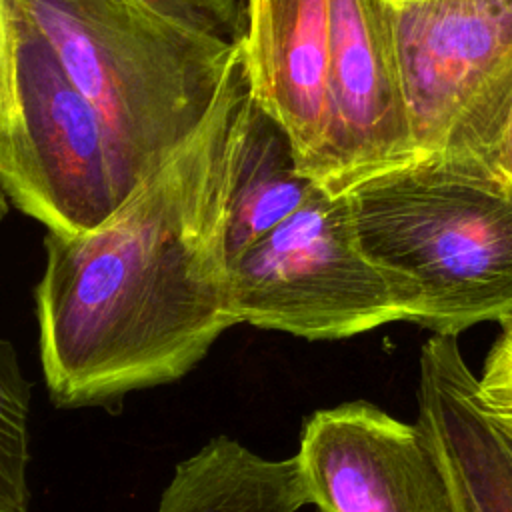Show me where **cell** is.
<instances>
[{"instance_id": "e0dca14e", "label": "cell", "mask_w": 512, "mask_h": 512, "mask_svg": "<svg viewBox=\"0 0 512 512\" xmlns=\"http://www.w3.org/2000/svg\"><path fill=\"white\" fill-rule=\"evenodd\" d=\"M498 182L512 188V104L492 142L478 160Z\"/></svg>"}, {"instance_id": "6da1fadb", "label": "cell", "mask_w": 512, "mask_h": 512, "mask_svg": "<svg viewBox=\"0 0 512 512\" xmlns=\"http://www.w3.org/2000/svg\"><path fill=\"white\" fill-rule=\"evenodd\" d=\"M252 104L236 42L200 124L132 196L94 230L46 232L34 300L56 406H100L174 382L238 324L226 212Z\"/></svg>"}, {"instance_id": "8fae6325", "label": "cell", "mask_w": 512, "mask_h": 512, "mask_svg": "<svg viewBox=\"0 0 512 512\" xmlns=\"http://www.w3.org/2000/svg\"><path fill=\"white\" fill-rule=\"evenodd\" d=\"M304 504L296 456L270 460L218 436L176 466L156 512H298Z\"/></svg>"}, {"instance_id": "3957f363", "label": "cell", "mask_w": 512, "mask_h": 512, "mask_svg": "<svg viewBox=\"0 0 512 512\" xmlns=\"http://www.w3.org/2000/svg\"><path fill=\"white\" fill-rule=\"evenodd\" d=\"M100 118L124 198L208 112L236 42L142 0H12Z\"/></svg>"}, {"instance_id": "ba28073f", "label": "cell", "mask_w": 512, "mask_h": 512, "mask_svg": "<svg viewBox=\"0 0 512 512\" xmlns=\"http://www.w3.org/2000/svg\"><path fill=\"white\" fill-rule=\"evenodd\" d=\"M330 166L322 186L356 184L418 158L384 0H330Z\"/></svg>"}, {"instance_id": "ac0fdd59", "label": "cell", "mask_w": 512, "mask_h": 512, "mask_svg": "<svg viewBox=\"0 0 512 512\" xmlns=\"http://www.w3.org/2000/svg\"><path fill=\"white\" fill-rule=\"evenodd\" d=\"M8 204H10V200L6 198V194H4V190H2V186H0V220L6 216Z\"/></svg>"}, {"instance_id": "5b68a950", "label": "cell", "mask_w": 512, "mask_h": 512, "mask_svg": "<svg viewBox=\"0 0 512 512\" xmlns=\"http://www.w3.org/2000/svg\"><path fill=\"white\" fill-rule=\"evenodd\" d=\"M384 4L418 158L478 162L512 104V0Z\"/></svg>"}, {"instance_id": "7c38bea8", "label": "cell", "mask_w": 512, "mask_h": 512, "mask_svg": "<svg viewBox=\"0 0 512 512\" xmlns=\"http://www.w3.org/2000/svg\"><path fill=\"white\" fill-rule=\"evenodd\" d=\"M316 184L300 174L284 130L252 104L236 160L226 212L228 262L288 218Z\"/></svg>"}, {"instance_id": "9a60e30c", "label": "cell", "mask_w": 512, "mask_h": 512, "mask_svg": "<svg viewBox=\"0 0 512 512\" xmlns=\"http://www.w3.org/2000/svg\"><path fill=\"white\" fill-rule=\"evenodd\" d=\"M22 130L16 26L10 0H0V150Z\"/></svg>"}, {"instance_id": "30bf717a", "label": "cell", "mask_w": 512, "mask_h": 512, "mask_svg": "<svg viewBox=\"0 0 512 512\" xmlns=\"http://www.w3.org/2000/svg\"><path fill=\"white\" fill-rule=\"evenodd\" d=\"M418 420L442 452L462 512H512V432L486 410L458 336L432 334L422 346Z\"/></svg>"}, {"instance_id": "52a82bcc", "label": "cell", "mask_w": 512, "mask_h": 512, "mask_svg": "<svg viewBox=\"0 0 512 512\" xmlns=\"http://www.w3.org/2000/svg\"><path fill=\"white\" fill-rule=\"evenodd\" d=\"M296 458L316 512H462L426 426L364 400L316 410Z\"/></svg>"}, {"instance_id": "2e32d148", "label": "cell", "mask_w": 512, "mask_h": 512, "mask_svg": "<svg viewBox=\"0 0 512 512\" xmlns=\"http://www.w3.org/2000/svg\"><path fill=\"white\" fill-rule=\"evenodd\" d=\"M166 16L238 42L244 30L246 0H142Z\"/></svg>"}, {"instance_id": "8992f818", "label": "cell", "mask_w": 512, "mask_h": 512, "mask_svg": "<svg viewBox=\"0 0 512 512\" xmlns=\"http://www.w3.org/2000/svg\"><path fill=\"white\" fill-rule=\"evenodd\" d=\"M10 4L22 130L0 150V186L10 204L48 232L94 230L126 202L108 138L50 42Z\"/></svg>"}, {"instance_id": "4fadbf2b", "label": "cell", "mask_w": 512, "mask_h": 512, "mask_svg": "<svg viewBox=\"0 0 512 512\" xmlns=\"http://www.w3.org/2000/svg\"><path fill=\"white\" fill-rule=\"evenodd\" d=\"M30 382L14 346L0 338V512H28Z\"/></svg>"}, {"instance_id": "277c9868", "label": "cell", "mask_w": 512, "mask_h": 512, "mask_svg": "<svg viewBox=\"0 0 512 512\" xmlns=\"http://www.w3.org/2000/svg\"><path fill=\"white\" fill-rule=\"evenodd\" d=\"M228 272L238 324L338 340L402 320L390 280L360 248L346 196L320 186Z\"/></svg>"}, {"instance_id": "5bb4252c", "label": "cell", "mask_w": 512, "mask_h": 512, "mask_svg": "<svg viewBox=\"0 0 512 512\" xmlns=\"http://www.w3.org/2000/svg\"><path fill=\"white\" fill-rule=\"evenodd\" d=\"M476 384L486 410L512 432V320L502 324Z\"/></svg>"}, {"instance_id": "7a4b0ae2", "label": "cell", "mask_w": 512, "mask_h": 512, "mask_svg": "<svg viewBox=\"0 0 512 512\" xmlns=\"http://www.w3.org/2000/svg\"><path fill=\"white\" fill-rule=\"evenodd\" d=\"M344 196L402 320L444 336L512 320V188L480 162L418 158Z\"/></svg>"}, {"instance_id": "9c48e42d", "label": "cell", "mask_w": 512, "mask_h": 512, "mask_svg": "<svg viewBox=\"0 0 512 512\" xmlns=\"http://www.w3.org/2000/svg\"><path fill=\"white\" fill-rule=\"evenodd\" d=\"M252 100L288 136L296 166L324 186L330 166V0H246L238 38Z\"/></svg>"}]
</instances>
